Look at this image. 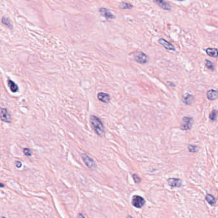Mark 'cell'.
I'll list each match as a JSON object with an SVG mask.
<instances>
[{"instance_id":"obj_26","label":"cell","mask_w":218,"mask_h":218,"mask_svg":"<svg viewBox=\"0 0 218 218\" xmlns=\"http://www.w3.org/2000/svg\"><path fill=\"white\" fill-rule=\"evenodd\" d=\"M179 1H185V0H178Z\"/></svg>"},{"instance_id":"obj_24","label":"cell","mask_w":218,"mask_h":218,"mask_svg":"<svg viewBox=\"0 0 218 218\" xmlns=\"http://www.w3.org/2000/svg\"><path fill=\"white\" fill-rule=\"evenodd\" d=\"M15 165H16V166H17V168H21V167L22 164H21V162H19V161H17V162H16V163H15Z\"/></svg>"},{"instance_id":"obj_7","label":"cell","mask_w":218,"mask_h":218,"mask_svg":"<svg viewBox=\"0 0 218 218\" xmlns=\"http://www.w3.org/2000/svg\"><path fill=\"white\" fill-rule=\"evenodd\" d=\"M99 12L103 17H105L106 19H114L116 18L115 15H114L110 10L105 9V8H100Z\"/></svg>"},{"instance_id":"obj_9","label":"cell","mask_w":218,"mask_h":218,"mask_svg":"<svg viewBox=\"0 0 218 218\" xmlns=\"http://www.w3.org/2000/svg\"><path fill=\"white\" fill-rule=\"evenodd\" d=\"M158 42L161 45H162L163 47H164V48L166 49L169 51H175V49L174 46L171 44V43L168 42L167 40H166L164 39H160L158 40Z\"/></svg>"},{"instance_id":"obj_16","label":"cell","mask_w":218,"mask_h":218,"mask_svg":"<svg viewBox=\"0 0 218 218\" xmlns=\"http://www.w3.org/2000/svg\"><path fill=\"white\" fill-rule=\"evenodd\" d=\"M119 8L121 9H124V10H131L133 8V6L130 3H128L126 2H122L121 4L119 5Z\"/></svg>"},{"instance_id":"obj_6","label":"cell","mask_w":218,"mask_h":218,"mask_svg":"<svg viewBox=\"0 0 218 218\" xmlns=\"http://www.w3.org/2000/svg\"><path fill=\"white\" fill-rule=\"evenodd\" d=\"M82 160H84V162H85V164L88 166V168L91 169H94L96 167V164H95L94 160L92 159L91 157L88 156V155L82 154Z\"/></svg>"},{"instance_id":"obj_8","label":"cell","mask_w":218,"mask_h":218,"mask_svg":"<svg viewBox=\"0 0 218 218\" xmlns=\"http://www.w3.org/2000/svg\"><path fill=\"white\" fill-rule=\"evenodd\" d=\"M158 6H159L163 10L169 11L171 10L170 5L165 0H152Z\"/></svg>"},{"instance_id":"obj_13","label":"cell","mask_w":218,"mask_h":218,"mask_svg":"<svg viewBox=\"0 0 218 218\" xmlns=\"http://www.w3.org/2000/svg\"><path fill=\"white\" fill-rule=\"evenodd\" d=\"M207 97L210 100H214L218 98V92L215 90H210L207 92Z\"/></svg>"},{"instance_id":"obj_19","label":"cell","mask_w":218,"mask_h":218,"mask_svg":"<svg viewBox=\"0 0 218 218\" xmlns=\"http://www.w3.org/2000/svg\"><path fill=\"white\" fill-rule=\"evenodd\" d=\"M205 66L207 68V69H209V70H211V71H214V64H212V62L209 60H205Z\"/></svg>"},{"instance_id":"obj_15","label":"cell","mask_w":218,"mask_h":218,"mask_svg":"<svg viewBox=\"0 0 218 218\" xmlns=\"http://www.w3.org/2000/svg\"><path fill=\"white\" fill-rule=\"evenodd\" d=\"M205 199H206V201H207L210 205H215L216 203V199L215 198L214 196H212V195H210V194L207 195L205 197Z\"/></svg>"},{"instance_id":"obj_22","label":"cell","mask_w":218,"mask_h":218,"mask_svg":"<svg viewBox=\"0 0 218 218\" xmlns=\"http://www.w3.org/2000/svg\"><path fill=\"white\" fill-rule=\"evenodd\" d=\"M3 21V23H4L5 24H6V25L7 26H9V27H11V26H12V25H11V24H10V21H9V19H7V18H5V17H3V20H2Z\"/></svg>"},{"instance_id":"obj_3","label":"cell","mask_w":218,"mask_h":218,"mask_svg":"<svg viewBox=\"0 0 218 218\" xmlns=\"http://www.w3.org/2000/svg\"><path fill=\"white\" fill-rule=\"evenodd\" d=\"M193 123V120L191 117L185 116L182 120L181 123V129L182 130H187L191 129Z\"/></svg>"},{"instance_id":"obj_2","label":"cell","mask_w":218,"mask_h":218,"mask_svg":"<svg viewBox=\"0 0 218 218\" xmlns=\"http://www.w3.org/2000/svg\"><path fill=\"white\" fill-rule=\"evenodd\" d=\"M134 60L138 64H145L148 63L149 58L145 53L142 51H137L134 54Z\"/></svg>"},{"instance_id":"obj_18","label":"cell","mask_w":218,"mask_h":218,"mask_svg":"<svg viewBox=\"0 0 218 218\" xmlns=\"http://www.w3.org/2000/svg\"><path fill=\"white\" fill-rule=\"evenodd\" d=\"M217 114H218L217 110H212V112L209 114V118L211 119V120H212V121L216 120V119L217 118Z\"/></svg>"},{"instance_id":"obj_25","label":"cell","mask_w":218,"mask_h":218,"mask_svg":"<svg viewBox=\"0 0 218 218\" xmlns=\"http://www.w3.org/2000/svg\"><path fill=\"white\" fill-rule=\"evenodd\" d=\"M0 186L2 187H4V185H3V184H0Z\"/></svg>"},{"instance_id":"obj_4","label":"cell","mask_w":218,"mask_h":218,"mask_svg":"<svg viewBox=\"0 0 218 218\" xmlns=\"http://www.w3.org/2000/svg\"><path fill=\"white\" fill-rule=\"evenodd\" d=\"M132 205L135 207L136 208H141L144 205L146 201L144 200V199L140 197V196L135 195L132 198Z\"/></svg>"},{"instance_id":"obj_20","label":"cell","mask_w":218,"mask_h":218,"mask_svg":"<svg viewBox=\"0 0 218 218\" xmlns=\"http://www.w3.org/2000/svg\"><path fill=\"white\" fill-rule=\"evenodd\" d=\"M187 149L189 151V152H192V153H196L199 150V148L197 146H195V145H188L187 146Z\"/></svg>"},{"instance_id":"obj_23","label":"cell","mask_w":218,"mask_h":218,"mask_svg":"<svg viewBox=\"0 0 218 218\" xmlns=\"http://www.w3.org/2000/svg\"><path fill=\"white\" fill-rule=\"evenodd\" d=\"M24 153L27 156H31V153L30 150L28 148H24Z\"/></svg>"},{"instance_id":"obj_17","label":"cell","mask_w":218,"mask_h":218,"mask_svg":"<svg viewBox=\"0 0 218 218\" xmlns=\"http://www.w3.org/2000/svg\"><path fill=\"white\" fill-rule=\"evenodd\" d=\"M9 86L10 87V88L11 90V91L12 92H16L18 90V86L17 84H16L12 80H9Z\"/></svg>"},{"instance_id":"obj_11","label":"cell","mask_w":218,"mask_h":218,"mask_svg":"<svg viewBox=\"0 0 218 218\" xmlns=\"http://www.w3.org/2000/svg\"><path fill=\"white\" fill-rule=\"evenodd\" d=\"M182 101L186 104L190 105L194 101V97L189 94H185L182 95Z\"/></svg>"},{"instance_id":"obj_1","label":"cell","mask_w":218,"mask_h":218,"mask_svg":"<svg viewBox=\"0 0 218 218\" xmlns=\"http://www.w3.org/2000/svg\"><path fill=\"white\" fill-rule=\"evenodd\" d=\"M90 122H91L92 128L94 130L96 134L102 137L105 135V127L102 121L100 120L98 117L96 116L92 115L90 118Z\"/></svg>"},{"instance_id":"obj_14","label":"cell","mask_w":218,"mask_h":218,"mask_svg":"<svg viewBox=\"0 0 218 218\" xmlns=\"http://www.w3.org/2000/svg\"><path fill=\"white\" fill-rule=\"evenodd\" d=\"M206 53L209 56L213 57V58H217L218 57V51L217 49L215 48H208L206 49Z\"/></svg>"},{"instance_id":"obj_5","label":"cell","mask_w":218,"mask_h":218,"mask_svg":"<svg viewBox=\"0 0 218 218\" xmlns=\"http://www.w3.org/2000/svg\"><path fill=\"white\" fill-rule=\"evenodd\" d=\"M0 118L2 121L7 122V123H10L12 121L10 114L5 108H0Z\"/></svg>"},{"instance_id":"obj_10","label":"cell","mask_w":218,"mask_h":218,"mask_svg":"<svg viewBox=\"0 0 218 218\" xmlns=\"http://www.w3.org/2000/svg\"><path fill=\"white\" fill-rule=\"evenodd\" d=\"M168 184L171 187H179L182 186V181L179 179L170 178L168 179Z\"/></svg>"},{"instance_id":"obj_12","label":"cell","mask_w":218,"mask_h":218,"mask_svg":"<svg viewBox=\"0 0 218 218\" xmlns=\"http://www.w3.org/2000/svg\"><path fill=\"white\" fill-rule=\"evenodd\" d=\"M98 99L100 101H102L103 102L108 103L110 102V95L107 94L103 93V92H100V93L98 94Z\"/></svg>"},{"instance_id":"obj_21","label":"cell","mask_w":218,"mask_h":218,"mask_svg":"<svg viewBox=\"0 0 218 218\" xmlns=\"http://www.w3.org/2000/svg\"><path fill=\"white\" fill-rule=\"evenodd\" d=\"M133 178L136 183H139V182H140L141 181V179L139 178V177L137 175H136V174H133Z\"/></svg>"}]
</instances>
